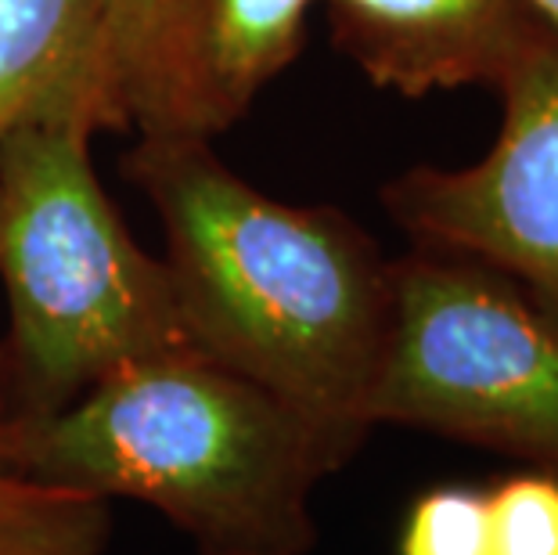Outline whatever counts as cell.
Returning <instances> with one entry per match:
<instances>
[{
  "label": "cell",
  "instance_id": "3",
  "mask_svg": "<svg viewBox=\"0 0 558 555\" xmlns=\"http://www.w3.org/2000/svg\"><path fill=\"white\" fill-rule=\"evenodd\" d=\"M105 101L33 116L0 145V422L40 419L134 361L195 350L162 260L130 239L90 162Z\"/></svg>",
  "mask_w": 558,
  "mask_h": 555
},
{
  "label": "cell",
  "instance_id": "5",
  "mask_svg": "<svg viewBox=\"0 0 558 555\" xmlns=\"http://www.w3.org/2000/svg\"><path fill=\"white\" fill-rule=\"evenodd\" d=\"M494 148L461 170L418 167L386 206L422 250L469 256L512 278L558 322V29L541 19L497 84Z\"/></svg>",
  "mask_w": 558,
  "mask_h": 555
},
{
  "label": "cell",
  "instance_id": "1",
  "mask_svg": "<svg viewBox=\"0 0 558 555\" xmlns=\"http://www.w3.org/2000/svg\"><path fill=\"white\" fill-rule=\"evenodd\" d=\"M126 173L162 220V264L192 347L303 411L353 455L372 430L393 264L336 209L256 192L206 137H141Z\"/></svg>",
  "mask_w": 558,
  "mask_h": 555
},
{
  "label": "cell",
  "instance_id": "7",
  "mask_svg": "<svg viewBox=\"0 0 558 555\" xmlns=\"http://www.w3.org/2000/svg\"><path fill=\"white\" fill-rule=\"evenodd\" d=\"M105 58L141 137H209L195 0H98Z\"/></svg>",
  "mask_w": 558,
  "mask_h": 555
},
{
  "label": "cell",
  "instance_id": "2",
  "mask_svg": "<svg viewBox=\"0 0 558 555\" xmlns=\"http://www.w3.org/2000/svg\"><path fill=\"white\" fill-rule=\"evenodd\" d=\"M347 458L303 411L198 350L134 361L62 411L0 422V472L156 505L198 555H303L311 491Z\"/></svg>",
  "mask_w": 558,
  "mask_h": 555
},
{
  "label": "cell",
  "instance_id": "6",
  "mask_svg": "<svg viewBox=\"0 0 558 555\" xmlns=\"http://www.w3.org/2000/svg\"><path fill=\"white\" fill-rule=\"evenodd\" d=\"M336 44L375 87H497L541 19L522 0H328Z\"/></svg>",
  "mask_w": 558,
  "mask_h": 555
},
{
  "label": "cell",
  "instance_id": "9",
  "mask_svg": "<svg viewBox=\"0 0 558 555\" xmlns=\"http://www.w3.org/2000/svg\"><path fill=\"white\" fill-rule=\"evenodd\" d=\"M314 0H195L198 69L213 130H223L300 55Z\"/></svg>",
  "mask_w": 558,
  "mask_h": 555
},
{
  "label": "cell",
  "instance_id": "10",
  "mask_svg": "<svg viewBox=\"0 0 558 555\" xmlns=\"http://www.w3.org/2000/svg\"><path fill=\"white\" fill-rule=\"evenodd\" d=\"M87 509L62 491L0 472V555H83Z\"/></svg>",
  "mask_w": 558,
  "mask_h": 555
},
{
  "label": "cell",
  "instance_id": "11",
  "mask_svg": "<svg viewBox=\"0 0 558 555\" xmlns=\"http://www.w3.org/2000/svg\"><path fill=\"white\" fill-rule=\"evenodd\" d=\"M397 555H490L486 491L469 483H439L408 505Z\"/></svg>",
  "mask_w": 558,
  "mask_h": 555
},
{
  "label": "cell",
  "instance_id": "13",
  "mask_svg": "<svg viewBox=\"0 0 558 555\" xmlns=\"http://www.w3.org/2000/svg\"><path fill=\"white\" fill-rule=\"evenodd\" d=\"M522 4H526L537 19L548 22V26L558 29V0H522Z\"/></svg>",
  "mask_w": 558,
  "mask_h": 555
},
{
  "label": "cell",
  "instance_id": "12",
  "mask_svg": "<svg viewBox=\"0 0 558 555\" xmlns=\"http://www.w3.org/2000/svg\"><path fill=\"white\" fill-rule=\"evenodd\" d=\"M490 555H558V476L515 472L486 491Z\"/></svg>",
  "mask_w": 558,
  "mask_h": 555
},
{
  "label": "cell",
  "instance_id": "8",
  "mask_svg": "<svg viewBox=\"0 0 558 555\" xmlns=\"http://www.w3.org/2000/svg\"><path fill=\"white\" fill-rule=\"evenodd\" d=\"M76 98L105 101L126 126L98 0H0V145L33 116Z\"/></svg>",
  "mask_w": 558,
  "mask_h": 555
},
{
  "label": "cell",
  "instance_id": "4",
  "mask_svg": "<svg viewBox=\"0 0 558 555\" xmlns=\"http://www.w3.org/2000/svg\"><path fill=\"white\" fill-rule=\"evenodd\" d=\"M367 415L372 426L429 430L558 476V322L469 256L400 260Z\"/></svg>",
  "mask_w": 558,
  "mask_h": 555
}]
</instances>
